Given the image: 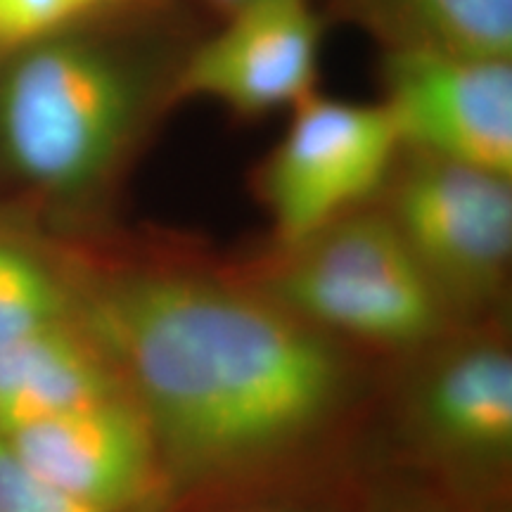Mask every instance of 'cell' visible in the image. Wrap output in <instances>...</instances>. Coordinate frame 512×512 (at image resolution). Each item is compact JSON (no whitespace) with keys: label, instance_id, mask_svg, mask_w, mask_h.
Instances as JSON below:
<instances>
[{"label":"cell","instance_id":"cell-17","mask_svg":"<svg viewBox=\"0 0 512 512\" xmlns=\"http://www.w3.org/2000/svg\"><path fill=\"white\" fill-rule=\"evenodd\" d=\"M382 512H439V510L425 508V505H396V508H389V510H382Z\"/></svg>","mask_w":512,"mask_h":512},{"label":"cell","instance_id":"cell-13","mask_svg":"<svg viewBox=\"0 0 512 512\" xmlns=\"http://www.w3.org/2000/svg\"><path fill=\"white\" fill-rule=\"evenodd\" d=\"M83 15L76 0H0V60L53 36Z\"/></svg>","mask_w":512,"mask_h":512},{"label":"cell","instance_id":"cell-3","mask_svg":"<svg viewBox=\"0 0 512 512\" xmlns=\"http://www.w3.org/2000/svg\"><path fill=\"white\" fill-rule=\"evenodd\" d=\"M242 275L335 342L420 354L451 332V313L377 204L271 245Z\"/></svg>","mask_w":512,"mask_h":512},{"label":"cell","instance_id":"cell-6","mask_svg":"<svg viewBox=\"0 0 512 512\" xmlns=\"http://www.w3.org/2000/svg\"><path fill=\"white\" fill-rule=\"evenodd\" d=\"M325 29L316 0H249L192 41L176 102L209 100L240 119L292 112L318 93Z\"/></svg>","mask_w":512,"mask_h":512},{"label":"cell","instance_id":"cell-14","mask_svg":"<svg viewBox=\"0 0 512 512\" xmlns=\"http://www.w3.org/2000/svg\"><path fill=\"white\" fill-rule=\"evenodd\" d=\"M0 512H114L43 482L0 441Z\"/></svg>","mask_w":512,"mask_h":512},{"label":"cell","instance_id":"cell-4","mask_svg":"<svg viewBox=\"0 0 512 512\" xmlns=\"http://www.w3.org/2000/svg\"><path fill=\"white\" fill-rule=\"evenodd\" d=\"M375 204L453 320L501 302L512 264V178L401 150Z\"/></svg>","mask_w":512,"mask_h":512},{"label":"cell","instance_id":"cell-15","mask_svg":"<svg viewBox=\"0 0 512 512\" xmlns=\"http://www.w3.org/2000/svg\"><path fill=\"white\" fill-rule=\"evenodd\" d=\"M83 15H98V12H112V10H126L143 5L147 0H76Z\"/></svg>","mask_w":512,"mask_h":512},{"label":"cell","instance_id":"cell-12","mask_svg":"<svg viewBox=\"0 0 512 512\" xmlns=\"http://www.w3.org/2000/svg\"><path fill=\"white\" fill-rule=\"evenodd\" d=\"M79 311L76 254L0 219V349Z\"/></svg>","mask_w":512,"mask_h":512},{"label":"cell","instance_id":"cell-7","mask_svg":"<svg viewBox=\"0 0 512 512\" xmlns=\"http://www.w3.org/2000/svg\"><path fill=\"white\" fill-rule=\"evenodd\" d=\"M377 91L401 150L512 178V60L380 53Z\"/></svg>","mask_w":512,"mask_h":512},{"label":"cell","instance_id":"cell-10","mask_svg":"<svg viewBox=\"0 0 512 512\" xmlns=\"http://www.w3.org/2000/svg\"><path fill=\"white\" fill-rule=\"evenodd\" d=\"M119 394L124 377L81 311L0 349V434Z\"/></svg>","mask_w":512,"mask_h":512},{"label":"cell","instance_id":"cell-16","mask_svg":"<svg viewBox=\"0 0 512 512\" xmlns=\"http://www.w3.org/2000/svg\"><path fill=\"white\" fill-rule=\"evenodd\" d=\"M202 3L207 5L211 12H216V15L223 17V15H228V12L238 10L240 5L249 3V0H202Z\"/></svg>","mask_w":512,"mask_h":512},{"label":"cell","instance_id":"cell-9","mask_svg":"<svg viewBox=\"0 0 512 512\" xmlns=\"http://www.w3.org/2000/svg\"><path fill=\"white\" fill-rule=\"evenodd\" d=\"M43 482L114 512H157L174 494L159 446L128 394L0 434Z\"/></svg>","mask_w":512,"mask_h":512},{"label":"cell","instance_id":"cell-2","mask_svg":"<svg viewBox=\"0 0 512 512\" xmlns=\"http://www.w3.org/2000/svg\"><path fill=\"white\" fill-rule=\"evenodd\" d=\"M195 38L178 0H147L3 57L0 178L53 214L98 211L178 107Z\"/></svg>","mask_w":512,"mask_h":512},{"label":"cell","instance_id":"cell-5","mask_svg":"<svg viewBox=\"0 0 512 512\" xmlns=\"http://www.w3.org/2000/svg\"><path fill=\"white\" fill-rule=\"evenodd\" d=\"M401 155L392 119L377 100L316 93L254 169L252 188L271 223L273 247L309 238L377 202Z\"/></svg>","mask_w":512,"mask_h":512},{"label":"cell","instance_id":"cell-8","mask_svg":"<svg viewBox=\"0 0 512 512\" xmlns=\"http://www.w3.org/2000/svg\"><path fill=\"white\" fill-rule=\"evenodd\" d=\"M422 354L427 363L403 399L408 441L446 475H503L512 458L508 344L484 332H446Z\"/></svg>","mask_w":512,"mask_h":512},{"label":"cell","instance_id":"cell-1","mask_svg":"<svg viewBox=\"0 0 512 512\" xmlns=\"http://www.w3.org/2000/svg\"><path fill=\"white\" fill-rule=\"evenodd\" d=\"M79 283L174 491L290 463L349 399L342 347L245 275L79 256Z\"/></svg>","mask_w":512,"mask_h":512},{"label":"cell","instance_id":"cell-11","mask_svg":"<svg viewBox=\"0 0 512 512\" xmlns=\"http://www.w3.org/2000/svg\"><path fill=\"white\" fill-rule=\"evenodd\" d=\"M323 12L361 29L380 53L512 60V0H325Z\"/></svg>","mask_w":512,"mask_h":512},{"label":"cell","instance_id":"cell-18","mask_svg":"<svg viewBox=\"0 0 512 512\" xmlns=\"http://www.w3.org/2000/svg\"><path fill=\"white\" fill-rule=\"evenodd\" d=\"M496 512H508V510H496Z\"/></svg>","mask_w":512,"mask_h":512}]
</instances>
